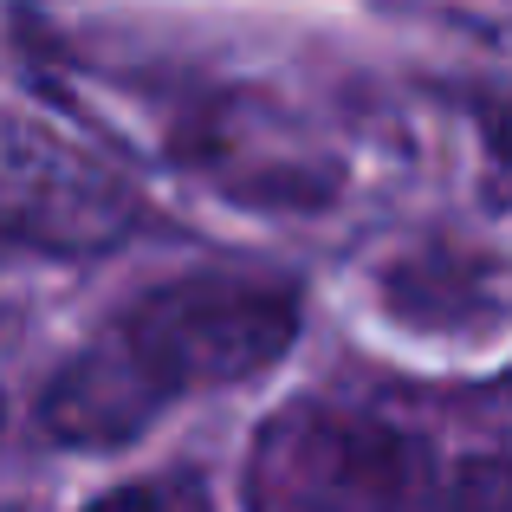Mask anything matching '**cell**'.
I'll return each mask as SVG.
<instances>
[{
  "instance_id": "1",
  "label": "cell",
  "mask_w": 512,
  "mask_h": 512,
  "mask_svg": "<svg viewBox=\"0 0 512 512\" xmlns=\"http://www.w3.org/2000/svg\"><path fill=\"white\" fill-rule=\"evenodd\" d=\"M292 331L299 305L286 286L221 273L169 279L52 376L39 422L65 448H124L188 389H227L273 370Z\"/></svg>"
},
{
  "instance_id": "5",
  "label": "cell",
  "mask_w": 512,
  "mask_h": 512,
  "mask_svg": "<svg viewBox=\"0 0 512 512\" xmlns=\"http://www.w3.org/2000/svg\"><path fill=\"white\" fill-rule=\"evenodd\" d=\"M85 512H208L201 506V493L188 487V480H169V487H111V493H98Z\"/></svg>"
},
{
  "instance_id": "2",
  "label": "cell",
  "mask_w": 512,
  "mask_h": 512,
  "mask_svg": "<svg viewBox=\"0 0 512 512\" xmlns=\"http://www.w3.org/2000/svg\"><path fill=\"white\" fill-rule=\"evenodd\" d=\"M253 512H415L428 448L402 428L338 409H292L253 441Z\"/></svg>"
},
{
  "instance_id": "6",
  "label": "cell",
  "mask_w": 512,
  "mask_h": 512,
  "mask_svg": "<svg viewBox=\"0 0 512 512\" xmlns=\"http://www.w3.org/2000/svg\"><path fill=\"white\" fill-rule=\"evenodd\" d=\"M480 137H487V182H493V201H512V98L480 111Z\"/></svg>"
},
{
  "instance_id": "3",
  "label": "cell",
  "mask_w": 512,
  "mask_h": 512,
  "mask_svg": "<svg viewBox=\"0 0 512 512\" xmlns=\"http://www.w3.org/2000/svg\"><path fill=\"white\" fill-rule=\"evenodd\" d=\"M130 227V195L117 175L65 150L59 137L0 117V240L52 253H98Z\"/></svg>"
},
{
  "instance_id": "7",
  "label": "cell",
  "mask_w": 512,
  "mask_h": 512,
  "mask_svg": "<svg viewBox=\"0 0 512 512\" xmlns=\"http://www.w3.org/2000/svg\"><path fill=\"white\" fill-rule=\"evenodd\" d=\"M0 415H7V402H0Z\"/></svg>"
},
{
  "instance_id": "4",
  "label": "cell",
  "mask_w": 512,
  "mask_h": 512,
  "mask_svg": "<svg viewBox=\"0 0 512 512\" xmlns=\"http://www.w3.org/2000/svg\"><path fill=\"white\" fill-rule=\"evenodd\" d=\"M448 512H512V461H467L448 487Z\"/></svg>"
}]
</instances>
